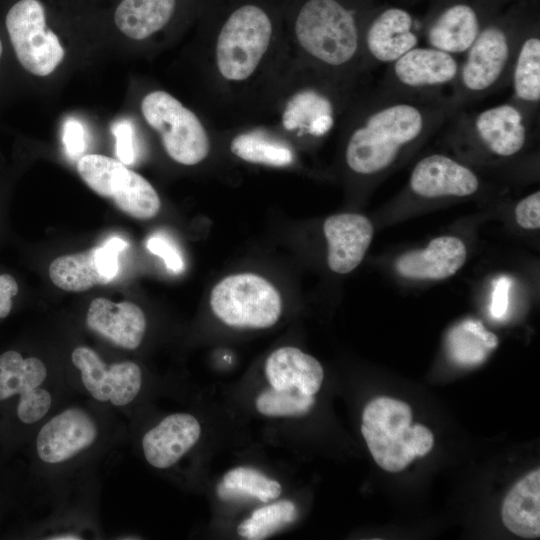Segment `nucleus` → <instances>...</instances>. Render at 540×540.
Wrapping results in <instances>:
<instances>
[{
	"label": "nucleus",
	"instance_id": "f257e3e1",
	"mask_svg": "<svg viewBox=\"0 0 540 540\" xmlns=\"http://www.w3.org/2000/svg\"><path fill=\"white\" fill-rule=\"evenodd\" d=\"M453 108L454 103L439 97L387 87L348 139L345 150L348 167L362 175L385 171L404 150L440 126Z\"/></svg>",
	"mask_w": 540,
	"mask_h": 540
},
{
	"label": "nucleus",
	"instance_id": "f03ea898",
	"mask_svg": "<svg viewBox=\"0 0 540 540\" xmlns=\"http://www.w3.org/2000/svg\"><path fill=\"white\" fill-rule=\"evenodd\" d=\"M291 8L293 31L315 60L342 67L358 53L363 0H296Z\"/></svg>",
	"mask_w": 540,
	"mask_h": 540
},
{
	"label": "nucleus",
	"instance_id": "7ed1b4c3",
	"mask_svg": "<svg viewBox=\"0 0 540 540\" xmlns=\"http://www.w3.org/2000/svg\"><path fill=\"white\" fill-rule=\"evenodd\" d=\"M411 421L410 406L395 398L380 396L364 408L361 432L382 469L399 472L432 449V432L421 424L411 426Z\"/></svg>",
	"mask_w": 540,
	"mask_h": 540
},
{
	"label": "nucleus",
	"instance_id": "20e7f679",
	"mask_svg": "<svg viewBox=\"0 0 540 540\" xmlns=\"http://www.w3.org/2000/svg\"><path fill=\"white\" fill-rule=\"evenodd\" d=\"M272 8L261 0H237L222 19L216 41V63L230 81H242L256 70L273 30Z\"/></svg>",
	"mask_w": 540,
	"mask_h": 540
},
{
	"label": "nucleus",
	"instance_id": "39448f33",
	"mask_svg": "<svg viewBox=\"0 0 540 540\" xmlns=\"http://www.w3.org/2000/svg\"><path fill=\"white\" fill-rule=\"evenodd\" d=\"M525 28L507 16L486 20L460 64L455 104L479 98L505 84Z\"/></svg>",
	"mask_w": 540,
	"mask_h": 540
},
{
	"label": "nucleus",
	"instance_id": "423d86ee",
	"mask_svg": "<svg viewBox=\"0 0 540 540\" xmlns=\"http://www.w3.org/2000/svg\"><path fill=\"white\" fill-rule=\"evenodd\" d=\"M215 316L228 326L263 329L279 319L282 300L278 290L264 277L238 273L220 280L210 294Z\"/></svg>",
	"mask_w": 540,
	"mask_h": 540
},
{
	"label": "nucleus",
	"instance_id": "0eeeda50",
	"mask_svg": "<svg viewBox=\"0 0 540 540\" xmlns=\"http://www.w3.org/2000/svg\"><path fill=\"white\" fill-rule=\"evenodd\" d=\"M77 171L90 189L111 199L117 208L133 218L150 219L160 210V198L150 182L119 160L87 154L78 160Z\"/></svg>",
	"mask_w": 540,
	"mask_h": 540
},
{
	"label": "nucleus",
	"instance_id": "6e6552de",
	"mask_svg": "<svg viewBox=\"0 0 540 540\" xmlns=\"http://www.w3.org/2000/svg\"><path fill=\"white\" fill-rule=\"evenodd\" d=\"M141 110L174 161L195 165L207 157L210 143L205 128L175 97L165 91H153L143 98Z\"/></svg>",
	"mask_w": 540,
	"mask_h": 540
},
{
	"label": "nucleus",
	"instance_id": "1a4fd4ad",
	"mask_svg": "<svg viewBox=\"0 0 540 540\" xmlns=\"http://www.w3.org/2000/svg\"><path fill=\"white\" fill-rule=\"evenodd\" d=\"M5 24L19 62L30 73L46 76L61 63L65 52L47 25L44 2L17 1L7 12Z\"/></svg>",
	"mask_w": 540,
	"mask_h": 540
},
{
	"label": "nucleus",
	"instance_id": "9d476101",
	"mask_svg": "<svg viewBox=\"0 0 540 540\" xmlns=\"http://www.w3.org/2000/svg\"><path fill=\"white\" fill-rule=\"evenodd\" d=\"M459 67L455 55L416 46L390 64L387 85L405 93L437 97L436 92L455 86Z\"/></svg>",
	"mask_w": 540,
	"mask_h": 540
},
{
	"label": "nucleus",
	"instance_id": "9b49d317",
	"mask_svg": "<svg viewBox=\"0 0 540 540\" xmlns=\"http://www.w3.org/2000/svg\"><path fill=\"white\" fill-rule=\"evenodd\" d=\"M530 112L515 101L487 107L459 125L490 154L509 158L519 154L529 138Z\"/></svg>",
	"mask_w": 540,
	"mask_h": 540
},
{
	"label": "nucleus",
	"instance_id": "f8f14e48",
	"mask_svg": "<svg viewBox=\"0 0 540 540\" xmlns=\"http://www.w3.org/2000/svg\"><path fill=\"white\" fill-rule=\"evenodd\" d=\"M127 246L124 239L113 236L89 250L59 256L49 265V277L58 288L70 292L108 284L117 276L118 256Z\"/></svg>",
	"mask_w": 540,
	"mask_h": 540
},
{
	"label": "nucleus",
	"instance_id": "ddd939ff",
	"mask_svg": "<svg viewBox=\"0 0 540 540\" xmlns=\"http://www.w3.org/2000/svg\"><path fill=\"white\" fill-rule=\"evenodd\" d=\"M46 377V366L39 358H23L17 351H6L0 355V400L19 395L17 416L20 421L38 422L52 404L50 393L40 387Z\"/></svg>",
	"mask_w": 540,
	"mask_h": 540
},
{
	"label": "nucleus",
	"instance_id": "4468645a",
	"mask_svg": "<svg viewBox=\"0 0 540 540\" xmlns=\"http://www.w3.org/2000/svg\"><path fill=\"white\" fill-rule=\"evenodd\" d=\"M71 359L80 371L86 390L98 401L126 406L140 392L142 372L134 362L107 365L94 350L85 346L75 348Z\"/></svg>",
	"mask_w": 540,
	"mask_h": 540
},
{
	"label": "nucleus",
	"instance_id": "2eb2a0df",
	"mask_svg": "<svg viewBox=\"0 0 540 540\" xmlns=\"http://www.w3.org/2000/svg\"><path fill=\"white\" fill-rule=\"evenodd\" d=\"M97 436L93 417L81 408H69L41 427L36 451L45 463H62L91 446Z\"/></svg>",
	"mask_w": 540,
	"mask_h": 540
},
{
	"label": "nucleus",
	"instance_id": "dca6fc26",
	"mask_svg": "<svg viewBox=\"0 0 540 540\" xmlns=\"http://www.w3.org/2000/svg\"><path fill=\"white\" fill-rule=\"evenodd\" d=\"M364 43L374 61L393 63L419 44L413 16L399 6H385L373 11L365 27Z\"/></svg>",
	"mask_w": 540,
	"mask_h": 540
},
{
	"label": "nucleus",
	"instance_id": "f3484780",
	"mask_svg": "<svg viewBox=\"0 0 540 540\" xmlns=\"http://www.w3.org/2000/svg\"><path fill=\"white\" fill-rule=\"evenodd\" d=\"M480 8L466 0H452L434 12L425 28L430 47L452 55L465 54L476 40L484 23Z\"/></svg>",
	"mask_w": 540,
	"mask_h": 540
},
{
	"label": "nucleus",
	"instance_id": "a211bd4d",
	"mask_svg": "<svg viewBox=\"0 0 540 540\" xmlns=\"http://www.w3.org/2000/svg\"><path fill=\"white\" fill-rule=\"evenodd\" d=\"M409 185L424 198L466 197L479 190L480 180L466 165L444 154L425 156L414 166Z\"/></svg>",
	"mask_w": 540,
	"mask_h": 540
},
{
	"label": "nucleus",
	"instance_id": "6ab92c4d",
	"mask_svg": "<svg viewBox=\"0 0 540 540\" xmlns=\"http://www.w3.org/2000/svg\"><path fill=\"white\" fill-rule=\"evenodd\" d=\"M329 268L338 274L353 271L363 260L373 238L371 221L357 213L328 217L323 225Z\"/></svg>",
	"mask_w": 540,
	"mask_h": 540
},
{
	"label": "nucleus",
	"instance_id": "aec40b11",
	"mask_svg": "<svg viewBox=\"0 0 540 540\" xmlns=\"http://www.w3.org/2000/svg\"><path fill=\"white\" fill-rule=\"evenodd\" d=\"M200 434V423L193 415L171 414L143 436L144 456L155 468H169L198 442Z\"/></svg>",
	"mask_w": 540,
	"mask_h": 540
},
{
	"label": "nucleus",
	"instance_id": "412c9836",
	"mask_svg": "<svg viewBox=\"0 0 540 540\" xmlns=\"http://www.w3.org/2000/svg\"><path fill=\"white\" fill-rule=\"evenodd\" d=\"M466 256L467 249L461 239L440 236L432 239L424 249L399 256L395 268L407 279L442 280L454 275L464 265Z\"/></svg>",
	"mask_w": 540,
	"mask_h": 540
},
{
	"label": "nucleus",
	"instance_id": "4be33fe9",
	"mask_svg": "<svg viewBox=\"0 0 540 540\" xmlns=\"http://www.w3.org/2000/svg\"><path fill=\"white\" fill-rule=\"evenodd\" d=\"M86 324L94 332L128 350L141 344L146 331V317L138 305L130 301L115 303L103 297L91 301Z\"/></svg>",
	"mask_w": 540,
	"mask_h": 540
},
{
	"label": "nucleus",
	"instance_id": "5701e85b",
	"mask_svg": "<svg viewBox=\"0 0 540 540\" xmlns=\"http://www.w3.org/2000/svg\"><path fill=\"white\" fill-rule=\"evenodd\" d=\"M265 374L272 388H295L307 395L319 391L324 377L323 368L316 358L291 346L278 348L269 355Z\"/></svg>",
	"mask_w": 540,
	"mask_h": 540
},
{
	"label": "nucleus",
	"instance_id": "b1692460",
	"mask_svg": "<svg viewBox=\"0 0 540 540\" xmlns=\"http://www.w3.org/2000/svg\"><path fill=\"white\" fill-rule=\"evenodd\" d=\"M506 528L517 536L534 539L540 535V470L519 480L506 495L501 508Z\"/></svg>",
	"mask_w": 540,
	"mask_h": 540
},
{
	"label": "nucleus",
	"instance_id": "393cba45",
	"mask_svg": "<svg viewBox=\"0 0 540 540\" xmlns=\"http://www.w3.org/2000/svg\"><path fill=\"white\" fill-rule=\"evenodd\" d=\"M180 0H121L113 14L116 27L127 37L143 40L166 27Z\"/></svg>",
	"mask_w": 540,
	"mask_h": 540
},
{
	"label": "nucleus",
	"instance_id": "a878e982",
	"mask_svg": "<svg viewBox=\"0 0 540 540\" xmlns=\"http://www.w3.org/2000/svg\"><path fill=\"white\" fill-rule=\"evenodd\" d=\"M514 101L531 112L540 102V36L526 27L513 59L510 78Z\"/></svg>",
	"mask_w": 540,
	"mask_h": 540
},
{
	"label": "nucleus",
	"instance_id": "bb28decb",
	"mask_svg": "<svg viewBox=\"0 0 540 540\" xmlns=\"http://www.w3.org/2000/svg\"><path fill=\"white\" fill-rule=\"evenodd\" d=\"M449 358L462 367L482 364L498 346V338L481 321L465 319L455 325L447 335Z\"/></svg>",
	"mask_w": 540,
	"mask_h": 540
},
{
	"label": "nucleus",
	"instance_id": "cd10ccee",
	"mask_svg": "<svg viewBox=\"0 0 540 540\" xmlns=\"http://www.w3.org/2000/svg\"><path fill=\"white\" fill-rule=\"evenodd\" d=\"M282 123L287 130L301 129L311 135L322 136L334 125V108L323 94L304 90L288 101Z\"/></svg>",
	"mask_w": 540,
	"mask_h": 540
},
{
	"label": "nucleus",
	"instance_id": "c85d7f7f",
	"mask_svg": "<svg viewBox=\"0 0 540 540\" xmlns=\"http://www.w3.org/2000/svg\"><path fill=\"white\" fill-rule=\"evenodd\" d=\"M281 492L279 482L245 466L229 470L217 486V494L224 501L254 498L266 503L278 498Z\"/></svg>",
	"mask_w": 540,
	"mask_h": 540
},
{
	"label": "nucleus",
	"instance_id": "c756f323",
	"mask_svg": "<svg viewBox=\"0 0 540 540\" xmlns=\"http://www.w3.org/2000/svg\"><path fill=\"white\" fill-rule=\"evenodd\" d=\"M231 152L240 159L256 164L282 167L293 162L291 149L259 132L237 135L230 144Z\"/></svg>",
	"mask_w": 540,
	"mask_h": 540
},
{
	"label": "nucleus",
	"instance_id": "7c9ffc66",
	"mask_svg": "<svg viewBox=\"0 0 540 540\" xmlns=\"http://www.w3.org/2000/svg\"><path fill=\"white\" fill-rule=\"evenodd\" d=\"M297 515L296 505L292 501L281 500L256 509L238 525L237 532L244 539H265L293 523Z\"/></svg>",
	"mask_w": 540,
	"mask_h": 540
},
{
	"label": "nucleus",
	"instance_id": "2f4dec72",
	"mask_svg": "<svg viewBox=\"0 0 540 540\" xmlns=\"http://www.w3.org/2000/svg\"><path fill=\"white\" fill-rule=\"evenodd\" d=\"M314 395H307L299 390H278L269 388L256 398V409L265 416L294 417L302 416L314 405Z\"/></svg>",
	"mask_w": 540,
	"mask_h": 540
},
{
	"label": "nucleus",
	"instance_id": "473e14b6",
	"mask_svg": "<svg viewBox=\"0 0 540 540\" xmlns=\"http://www.w3.org/2000/svg\"><path fill=\"white\" fill-rule=\"evenodd\" d=\"M147 249L154 255L159 256L168 270L178 273L184 268L183 258L178 248L165 235L155 233L146 242Z\"/></svg>",
	"mask_w": 540,
	"mask_h": 540
},
{
	"label": "nucleus",
	"instance_id": "72a5a7b5",
	"mask_svg": "<svg viewBox=\"0 0 540 540\" xmlns=\"http://www.w3.org/2000/svg\"><path fill=\"white\" fill-rule=\"evenodd\" d=\"M115 137L116 155L124 165H131L136 158L134 127L128 120H121L112 126Z\"/></svg>",
	"mask_w": 540,
	"mask_h": 540
},
{
	"label": "nucleus",
	"instance_id": "f704fd0d",
	"mask_svg": "<svg viewBox=\"0 0 540 540\" xmlns=\"http://www.w3.org/2000/svg\"><path fill=\"white\" fill-rule=\"evenodd\" d=\"M517 224L524 229L540 227V192L536 191L523 198L515 207Z\"/></svg>",
	"mask_w": 540,
	"mask_h": 540
},
{
	"label": "nucleus",
	"instance_id": "c9c22d12",
	"mask_svg": "<svg viewBox=\"0 0 540 540\" xmlns=\"http://www.w3.org/2000/svg\"><path fill=\"white\" fill-rule=\"evenodd\" d=\"M63 143L71 158L79 156L86 149L85 131L81 123L69 119L63 127Z\"/></svg>",
	"mask_w": 540,
	"mask_h": 540
},
{
	"label": "nucleus",
	"instance_id": "e433bc0d",
	"mask_svg": "<svg viewBox=\"0 0 540 540\" xmlns=\"http://www.w3.org/2000/svg\"><path fill=\"white\" fill-rule=\"evenodd\" d=\"M510 286L511 280L506 276H501L493 282L490 313L495 319H502L507 312Z\"/></svg>",
	"mask_w": 540,
	"mask_h": 540
},
{
	"label": "nucleus",
	"instance_id": "4c0bfd02",
	"mask_svg": "<svg viewBox=\"0 0 540 540\" xmlns=\"http://www.w3.org/2000/svg\"><path fill=\"white\" fill-rule=\"evenodd\" d=\"M18 293V284L9 274L0 275V318H5L12 308V298Z\"/></svg>",
	"mask_w": 540,
	"mask_h": 540
},
{
	"label": "nucleus",
	"instance_id": "58836bf2",
	"mask_svg": "<svg viewBox=\"0 0 540 540\" xmlns=\"http://www.w3.org/2000/svg\"><path fill=\"white\" fill-rule=\"evenodd\" d=\"M48 539H50V540H80L82 538L79 537L76 534L62 533V534H58V535H53V536L49 537Z\"/></svg>",
	"mask_w": 540,
	"mask_h": 540
},
{
	"label": "nucleus",
	"instance_id": "ea45409f",
	"mask_svg": "<svg viewBox=\"0 0 540 540\" xmlns=\"http://www.w3.org/2000/svg\"><path fill=\"white\" fill-rule=\"evenodd\" d=\"M1 55H2V43H1V40H0V58H1Z\"/></svg>",
	"mask_w": 540,
	"mask_h": 540
}]
</instances>
